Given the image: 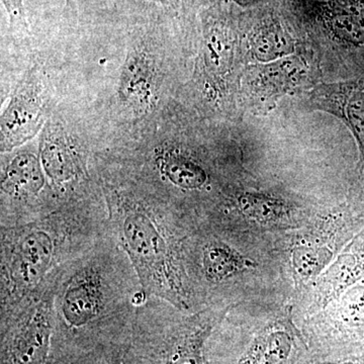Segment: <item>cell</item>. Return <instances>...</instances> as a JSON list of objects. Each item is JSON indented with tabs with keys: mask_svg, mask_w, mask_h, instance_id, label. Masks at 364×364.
Wrapping results in <instances>:
<instances>
[{
	"mask_svg": "<svg viewBox=\"0 0 364 364\" xmlns=\"http://www.w3.org/2000/svg\"><path fill=\"white\" fill-rule=\"evenodd\" d=\"M122 235L144 284L158 293L176 291V280L170 272L166 243L149 215L141 212L127 215Z\"/></svg>",
	"mask_w": 364,
	"mask_h": 364,
	"instance_id": "obj_1",
	"label": "cell"
},
{
	"mask_svg": "<svg viewBox=\"0 0 364 364\" xmlns=\"http://www.w3.org/2000/svg\"><path fill=\"white\" fill-rule=\"evenodd\" d=\"M311 72L305 57L296 55L249 67L244 85L248 104L253 111L267 114L280 98L305 87Z\"/></svg>",
	"mask_w": 364,
	"mask_h": 364,
	"instance_id": "obj_2",
	"label": "cell"
},
{
	"mask_svg": "<svg viewBox=\"0 0 364 364\" xmlns=\"http://www.w3.org/2000/svg\"><path fill=\"white\" fill-rule=\"evenodd\" d=\"M308 105L338 117L351 131L358 146L359 174L364 181V75L315 86L308 93Z\"/></svg>",
	"mask_w": 364,
	"mask_h": 364,
	"instance_id": "obj_3",
	"label": "cell"
},
{
	"mask_svg": "<svg viewBox=\"0 0 364 364\" xmlns=\"http://www.w3.org/2000/svg\"><path fill=\"white\" fill-rule=\"evenodd\" d=\"M41 114L39 88L37 83L26 79L2 117V151L13 149L32 138L39 128Z\"/></svg>",
	"mask_w": 364,
	"mask_h": 364,
	"instance_id": "obj_4",
	"label": "cell"
},
{
	"mask_svg": "<svg viewBox=\"0 0 364 364\" xmlns=\"http://www.w3.org/2000/svg\"><path fill=\"white\" fill-rule=\"evenodd\" d=\"M52 324L47 309L36 310L16 331L9 350V364H45L50 349Z\"/></svg>",
	"mask_w": 364,
	"mask_h": 364,
	"instance_id": "obj_5",
	"label": "cell"
},
{
	"mask_svg": "<svg viewBox=\"0 0 364 364\" xmlns=\"http://www.w3.org/2000/svg\"><path fill=\"white\" fill-rule=\"evenodd\" d=\"M102 301L100 275L87 270L67 289L62 303V313L69 325L82 327L100 313Z\"/></svg>",
	"mask_w": 364,
	"mask_h": 364,
	"instance_id": "obj_6",
	"label": "cell"
},
{
	"mask_svg": "<svg viewBox=\"0 0 364 364\" xmlns=\"http://www.w3.org/2000/svg\"><path fill=\"white\" fill-rule=\"evenodd\" d=\"M54 244L49 234L33 231L26 234L18 246V274L26 286H35L49 269Z\"/></svg>",
	"mask_w": 364,
	"mask_h": 364,
	"instance_id": "obj_7",
	"label": "cell"
},
{
	"mask_svg": "<svg viewBox=\"0 0 364 364\" xmlns=\"http://www.w3.org/2000/svg\"><path fill=\"white\" fill-rule=\"evenodd\" d=\"M296 51L293 38L279 21L270 20L258 26L248 40L250 58L267 64L291 56Z\"/></svg>",
	"mask_w": 364,
	"mask_h": 364,
	"instance_id": "obj_8",
	"label": "cell"
},
{
	"mask_svg": "<svg viewBox=\"0 0 364 364\" xmlns=\"http://www.w3.org/2000/svg\"><path fill=\"white\" fill-rule=\"evenodd\" d=\"M44 186V176L37 158L18 155L6 167L2 176V189L14 196L35 195Z\"/></svg>",
	"mask_w": 364,
	"mask_h": 364,
	"instance_id": "obj_9",
	"label": "cell"
},
{
	"mask_svg": "<svg viewBox=\"0 0 364 364\" xmlns=\"http://www.w3.org/2000/svg\"><path fill=\"white\" fill-rule=\"evenodd\" d=\"M293 348V337L286 328L273 326L255 340L241 364H284Z\"/></svg>",
	"mask_w": 364,
	"mask_h": 364,
	"instance_id": "obj_10",
	"label": "cell"
},
{
	"mask_svg": "<svg viewBox=\"0 0 364 364\" xmlns=\"http://www.w3.org/2000/svg\"><path fill=\"white\" fill-rule=\"evenodd\" d=\"M203 265L208 279L222 282L255 264L226 244L212 242L203 250Z\"/></svg>",
	"mask_w": 364,
	"mask_h": 364,
	"instance_id": "obj_11",
	"label": "cell"
},
{
	"mask_svg": "<svg viewBox=\"0 0 364 364\" xmlns=\"http://www.w3.org/2000/svg\"><path fill=\"white\" fill-rule=\"evenodd\" d=\"M239 210L249 219L261 224H275L289 219L291 210L284 200L260 193H240L237 198Z\"/></svg>",
	"mask_w": 364,
	"mask_h": 364,
	"instance_id": "obj_12",
	"label": "cell"
},
{
	"mask_svg": "<svg viewBox=\"0 0 364 364\" xmlns=\"http://www.w3.org/2000/svg\"><path fill=\"white\" fill-rule=\"evenodd\" d=\"M160 167L172 183L184 188H198L207 181V174L200 165L177 155H165Z\"/></svg>",
	"mask_w": 364,
	"mask_h": 364,
	"instance_id": "obj_13",
	"label": "cell"
},
{
	"mask_svg": "<svg viewBox=\"0 0 364 364\" xmlns=\"http://www.w3.org/2000/svg\"><path fill=\"white\" fill-rule=\"evenodd\" d=\"M210 331V326H205L181 336L170 349L164 364H207L203 344Z\"/></svg>",
	"mask_w": 364,
	"mask_h": 364,
	"instance_id": "obj_14",
	"label": "cell"
},
{
	"mask_svg": "<svg viewBox=\"0 0 364 364\" xmlns=\"http://www.w3.org/2000/svg\"><path fill=\"white\" fill-rule=\"evenodd\" d=\"M332 256L333 250L322 246H299L293 254L294 270L301 279H310L321 272Z\"/></svg>",
	"mask_w": 364,
	"mask_h": 364,
	"instance_id": "obj_15",
	"label": "cell"
},
{
	"mask_svg": "<svg viewBox=\"0 0 364 364\" xmlns=\"http://www.w3.org/2000/svg\"><path fill=\"white\" fill-rule=\"evenodd\" d=\"M61 144H49L43 153L46 171L55 181H68L75 174V162L66 148Z\"/></svg>",
	"mask_w": 364,
	"mask_h": 364,
	"instance_id": "obj_16",
	"label": "cell"
},
{
	"mask_svg": "<svg viewBox=\"0 0 364 364\" xmlns=\"http://www.w3.org/2000/svg\"><path fill=\"white\" fill-rule=\"evenodd\" d=\"M2 4L9 14L11 25L26 28L23 0H2Z\"/></svg>",
	"mask_w": 364,
	"mask_h": 364,
	"instance_id": "obj_17",
	"label": "cell"
},
{
	"mask_svg": "<svg viewBox=\"0 0 364 364\" xmlns=\"http://www.w3.org/2000/svg\"><path fill=\"white\" fill-rule=\"evenodd\" d=\"M320 364H364V360H363V361H351V363H320Z\"/></svg>",
	"mask_w": 364,
	"mask_h": 364,
	"instance_id": "obj_18",
	"label": "cell"
},
{
	"mask_svg": "<svg viewBox=\"0 0 364 364\" xmlns=\"http://www.w3.org/2000/svg\"><path fill=\"white\" fill-rule=\"evenodd\" d=\"M112 364H123V363H122V361H116V363H114Z\"/></svg>",
	"mask_w": 364,
	"mask_h": 364,
	"instance_id": "obj_19",
	"label": "cell"
},
{
	"mask_svg": "<svg viewBox=\"0 0 364 364\" xmlns=\"http://www.w3.org/2000/svg\"><path fill=\"white\" fill-rule=\"evenodd\" d=\"M163 1H167V0H163Z\"/></svg>",
	"mask_w": 364,
	"mask_h": 364,
	"instance_id": "obj_20",
	"label": "cell"
}]
</instances>
